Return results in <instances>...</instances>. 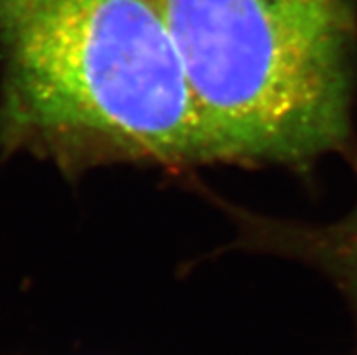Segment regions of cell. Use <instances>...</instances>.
<instances>
[{
  "instance_id": "cell-3",
  "label": "cell",
  "mask_w": 357,
  "mask_h": 355,
  "mask_svg": "<svg viewBox=\"0 0 357 355\" xmlns=\"http://www.w3.org/2000/svg\"><path fill=\"white\" fill-rule=\"evenodd\" d=\"M245 241L325 270L349 297L357 317V203L328 225H303L241 214ZM357 355V354H356Z\"/></svg>"
},
{
  "instance_id": "cell-1",
  "label": "cell",
  "mask_w": 357,
  "mask_h": 355,
  "mask_svg": "<svg viewBox=\"0 0 357 355\" xmlns=\"http://www.w3.org/2000/svg\"><path fill=\"white\" fill-rule=\"evenodd\" d=\"M0 135L63 169L208 163L158 0H0Z\"/></svg>"
},
{
  "instance_id": "cell-2",
  "label": "cell",
  "mask_w": 357,
  "mask_h": 355,
  "mask_svg": "<svg viewBox=\"0 0 357 355\" xmlns=\"http://www.w3.org/2000/svg\"><path fill=\"white\" fill-rule=\"evenodd\" d=\"M211 162L301 167L350 135L349 0H158Z\"/></svg>"
}]
</instances>
